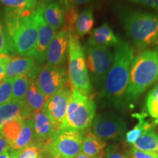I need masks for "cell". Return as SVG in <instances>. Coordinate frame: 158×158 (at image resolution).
<instances>
[{
	"label": "cell",
	"mask_w": 158,
	"mask_h": 158,
	"mask_svg": "<svg viewBox=\"0 0 158 158\" xmlns=\"http://www.w3.org/2000/svg\"><path fill=\"white\" fill-rule=\"evenodd\" d=\"M45 5V4L43 3L35 9L37 22V40L32 57L40 64L44 62L46 59L48 45L56 33V31L51 27L43 19V11Z\"/></svg>",
	"instance_id": "cell-12"
},
{
	"label": "cell",
	"mask_w": 158,
	"mask_h": 158,
	"mask_svg": "<svg viewBox=\"0 0 158 158\" xmlns=\"http://www.w3.org/2000/svg\"><path fill=\"white\" fill-rule=\"evenodd\" d=\"M107 143L99 138L93 133L89 132L84 135L81 144V152L89 157H94L100 155L106 147Z\"/></svg>",
	"instance_id": "cell-21"
},
{
	"label": "cell",
	"mask_w": 158,
	"mask_h": 158,
	"mask_svg": "<svg viewBox=\"0 0 158 158\" xmlns=\"http://www.w3.org/2000/svg\"><path fill=\"white\" fill-rule=\"evenodd\" d=\"M135 116L138 119V123L134 126L133 129L128 131L125 135L126 141L130 144H133V142L135 141V140L139 138L143 133L149 130L154 129L155 127V124L150 123L144 119L145 114H135Z\"/></svg>",
	"instance_id": "cell-24"
},
{
	"label": "cell",
	"mask_w": 158,
	"mask_h": 158,
	"mask_svg": "<svg viewBox=\"0 0 158 158\" xmlns=\"http://www.w3.org/2000/svg\"><path fill=\"white\" fill-rule=\"evenodd\" d=\"M152 7L155 9L156 11L158 12V0H152Z\"/></svg>",
	"instance_id": "cell-43"
},
{
	"label": "cell",
	"mask_w": 158,
	"mask_h": 158,
	"mask_svg": "<svg viewBox=\"0 0 158 158\" xmlns=\"http://www.w3.org/2000/svg\"><path fill=\"white\" fill-rule=\"evenodd\" d=\"M33 128H34L35 141L40 144H44L52 141L54 128L50 118L43 109L33 114Z\"/></svg>",
	"instance_id": "cell-15"
},
{
	"label": "cell",
	"mask_w": 158,
	"mask_h": 158,
	"mask_svg": "<svg viewBox=\"0 0 158 158\" xmlns=\"http://www.w3.org/2000/svg\"><path fill=\"white\" fill-rule=\"evenodd\" d=\"M0 2L9 8L19 10H33L35 8L28 0H0Z\"/></svg>",
	"instance_id": "cell-30"
},
{
	"label": "cell",
	"mask_w": 158,
	"mask_h": 158,
	"mask_svg": "<svg viewBox=\"0 0 158 158\" xmlns=\"http://www.w3.org/2000/svg\"><path fill=\"white\" fill-rule=\"evenodd\" d=\"M95 103L90 95L81 91L73 89L60 130L83 131L92 123L95 116Z\"/></svg>",
	"instance_id": "cell-5"
},
{
	"label": "cell",
	"mask_w": 158,
	"mask_h": 158,
	"mask_svg": "<svg viewBox=\"0 0 158 158\" xmlns=\"http://www.w3.org/2000/svg\"><path fill=\"white\" fill-rule=\"evenodd\" d=\"M64 4L66 10L70 9L75 6L73 0H64Z\"/></svg>",
	"instance_id": "cell-37"
},
{
	"label": "cell",
	"mask_w": 158,
	"mask_h": 158,
	"mask_svg": "<svg viewBox=\"0 0 158 158\" xmlns=\"http://www.w3.org/2000/svg\"><path fill=\"white\" fill-rule=\"evenodd\" d=\"M132 146L138 150L158 154V133L154 129L148 130L138 138Z\"/></svg>",
	"instance_id": "cell-23"
},
{
	"label": "cell",
	"mask_w": 158,
	"mask_h": 158,
	"mask_svg": "<svg viewBox=\"0 0 158 158\" xmlns=\"http://www.w3.org/2000/svg\"><path fill=\"white\" fill-rule=\"evenodd\" d=\"M92 133L102 140L121 138L125 133L127 124L121 116L114 112L100 114L92 121Z\"/></svg>",
	"instance_id": "cell-9"
},
{
	"label": "cell",
	"mask_w": 158,
	"mask_h": 158,
	"mask_svg": "<svg viewBox=\"0 0 158 158\" xmlns=\"http://www.w3.org/2000/svg\"><path fill=\"white\" fill-rule=\"evenodd\" d=\"M130 155L131 158H158L157 153L141 151L133 147L130 149Z\"/></svg>",
	"instance_id": "cell-31"
},
{
	"label": "cell",
	"mask_w": 158,
	"mask_h": 158,
	"mask_svg": "<svg viewBox=\"0 0 158 158\" xmlns=\"http://www.w3.org/2000/svg\"><path fill=\"white\" fill-rule=\"evenodd\" d=\"M69 35L66 29L57 31L49 43L46 53L47 64L53 67L65 65L68 53Z\"/></svg>",
	"instance_id": "cell-13"
},
{
	"label": "cell",
	"mask_w": 158,
	"mask_h": 158,
	"mask_svg": "<svg viewBox=\"0 0 158 158\" xmlns=\"http://www.w3.org/2000/svg\"><path fill=\"white\" fill-rule=\"evenodd\" d=\"M6 29L18 54L32 57L37 40L36 10L7 7L5 10Z\"/></svg>",
	"instance_id": "cell-2"
},
{
	"label": "cell",
	"mask_w": 158,
	"mask_h": 158,
	"mask_svg": "<svg viewBox=\"0 0 158 158\" xmlns=\"http://www.w3.org/2000/svg\"><path fill=\"white\" fill-rule=\"evenodd\" d=\"M5 64L0 62V80H2L3 78H5Z\"/></svg>",
	"instance_id": "cell-39"
},
{
	"label": "cell",
	"mask_w": 158,
	"mask_h": 158,
	"mask_svg": "<svg viewBox=\"0 0 158 158\" xmlns=\"http://www.w3.org/2000/svg\"><path fill=\"white\" fill-rule=\"evenodd\" d=\"M120 42L121 40L114 34L110 25L105 22L91 32L86 44L109 48L110 46H116Z\"/></svg>",
	"instance_id": "cell-17"
},
{
	"label": "cell",
	"mask_w": 158,
	"mask_h": 158,
	"mask_svg": "<svg viewBox=\"0 0 158 158\" xmlns=\"http://www.w3.org/2000/svg\"><path fill=\"white\" fill-rule=\"evenodd\" d=\"M13 82V78H5L0 80V105L11 100Z\"/></svg>",
	"instance_id": "cell-28"
},
{
	"label": "cell",
	"mask_w": 158,
	"mask_h": 158,
	"mask_svg": "<svg viewBox=\"0 0 158 158\" xmlns=\"http://www.w3.org/2000/svg\"><path fill=\"white\" fill-rule=\"evenodd\" d=\"M32 113L29 109L24 100H10V101L0 105V129L4 124L15 118H21L23 119L30 118Z\"/></svg>",
	"instance_id": "cell-16"
},
{
	"label": "cell",
	"mask_w": 158,
	"mask_h": 158,
	"mask_svg": "<svg viewBox=\"0 0 158 158\" xmlns=\"http://www.w3.org/2000/svg\"><path fill=\"white\" fill-rule=\"evenodd\" d=\"M51 141L48 142V143H47V145H48V149H49V150H50L51 156H52V158H65L64 157H62V156H61L60 155H59L58 153L54 151V149H53L52 146H51Z\"/></svg>",
	"instance_id": "cell-36"
},
{
	"label": "cell",
	"mask_w": 158,
	"mask_h": 158,
	"mask_svg": "<svg viewBox=\"0 0 158 158\" xmlns=\"http://www.w3.org/2000/svg\"><path fill=\"white\" fill-rule=\"evenodd\" d=\"M30 78L26 75L15 76L13 78L11 100L21 101L23 100L26 92L28 88Z\"/></svg>",
	"instance_id": "cell-25"
},
{
	"label": "cell",
	"mask_w": 158,
	"mask_h": 158,
	"mask_svg": "<svg viewBox=\"0 0 158 158\" xmlns=\"http://www.w3.org/2000/svg\"><path fill=\"white\" fill-rule=\"evenodd\" d=\"M23 100L32 114L43 109L47 98L40 90L35 83V79H30L29 81L28 88L26 92Z\"/></svg>",
	"instance_id": "cell-18"
},
{
	"label": "cell",
	"mask_w": 158,
	"mask_h": 158,
	"mask_svg": "<svg viewBox=\"0 0 158 158\" xmlns=\"http://www.w3.org/2000/svg\"><path fill=\"white\" fill-rule=\"evenodd\" d=\"M11 149L8 143L0 131V154L5 152H8Z\"/></svg>",
	"instance_id": "cell-33"
},
{
	"label": "cell",
	"mask_w": 158,
	"mask_h": 158,
	"mask_svg": "<svg viewBox=\"0 0 158 158\" xmlns=\"http://www.w3.org/2000/svg\"><path fill=\"white\" fill-rule=\"evenodd\" d=\"M105 158H129L127 155L120 152L117 148L113 146L108 147L105 152Z\"/></svg>",
	"instance_id": "cell-32"
},
{
	"label": "cell",
	"mask_w": 158,
	"mask_h": 158,
	"mask_svg": "<svg viewBox=\"0 0 158 158\" xmlns=\"http://www.w3.org/2000/svg\"><path fill=\"white\" fill-rule=\"evenodd\" d=\"M98 156H97V157H98ZM97 157H89V156L86 155L85 154H84L83 152H81L78 154V155H77L76 157H75V158H97Z\"/></svg>",
	"instance_id": "cell-42"
},
{
	"label": "cell",
	"mask_w": 158,
	"mask_h": 158,
	"mask_svg": "<svg viewBox=\"0 0 158 158\" xmlns=\"http://www.w3.org/2000/svg\"><path fill=\"white\" fill-rule=\"evenodd\" d=\"M24 120L21 118H13L4 124L0 129V131L8 143L11 150L13 149L20 137Z\"/></svg>",
	"instance_id": "cell-20"
},
{
	"label": "cell",
	"mask_w": 158,
	"mask_h": 158,
	"mask_svg": "<svg viewBox=\"0 0 158 158\" xmlns=\"http://www.w3.org/2000/svg\"><path fill=\"white\" fill-rule=\"evenodd\" d=\"M28 1L30 2L31 5H32L34 7H36V5H37V0H28Z\"/></svg>",
	"instance_id": "cell-44"
},
{
	"label": "cell",
	"mask_w": 158,
	"mask_h": 158,
	"mask_svg": "<svg viewBox=\"0 0 158 158\" xmlns=\"http://www.w3.org/2000/svg\"><path fill=\"white\" fill-rule=\"evenodd\" d=\"M43 17L45 22L56 31L64 25V11L57 2H51L48 5H45Z\"/></svg>",
	"instance_id": "cell-19"
},
{
	"label": "cell",
	"mask_w": 158,
	"mask_h": 158,
	"mask_svg": "<svg viewBox=\"0 0 158 158\" xmlns=\"http://www.w3.org/2000/svg\"><path fill=\"white\" fill-rule=\"evenodd\" d=\"M15 53L17 52L7 29L0 23V54L10 56Z\"/></svg>",
	"instance_id": "cell-27"
},
{
	"label": "cell",
	"mask_w": 158,
	"mask_h": 158,
	"mask_svg": "<svg viewBox=\"0 0 158 158\" xmlns=\"http://www.w3.org/2000/svg\"><path fill=\"white\" fill-rule=\"evenodd\" d=\"M128 2H133L135 4H138V5H147V3L149 2V0H127Z\"/></svg>",
	"instance_id": "cell-38"
},
{
	"label": "cell",
	"mask_w": 158,
	"mask_h": 158,
	"mask_svg": "<svg viewBox=\"0 0 158 158\" xmlns=\"http://www.w3.org/2000/svg\"><path fill=\"white\" fill-rule=\"evenodd\" d=\"M83 137L82 130H60L53 134L51 146L62 157L75 158L81 152Z\"/></svg>",
	"instance_id": "cell-11"
},
{
	"label": "cell",
	"mask_w": 158,
	"mask_h": 158,
	"mask_svg": "<svg viewBox=\"0 0 158 158\" xmlns=\"http://www.w3.org/2000/svg\"><path fill=\"white\" fill-rule=\"evenodd\" d=\"M158 81V51L146 50L134 58L130 68L129 82L124 102L130 105Z\"/></svg>",
	"instance_id": "cell-3"
},
{
	"label": "cell",
	"mask_w": 158,
	"mask_h": 158,
	"mask_svg": "<svg viewBox=\"0 0 158 158\" xmlns=\"http://www.w3.org/2000/svg\"><path fill=\"white\" fill-rule=\"evenodd\" d=\"M154 45H155L156 49H157V51H158V35H157V38H156V40H155V43H154Z\"/></svg>",
	"instance_id": "cell-45"
},
{
	"label": "cell",
	"mask_w": 158,
	"mask_h": 158,
	"mask_svg": "<svg viewBox=\"0 0 158 158\" xmlns=\"http://www.w3.org/2000/svg\"><path fill=\"white\" fill-rule=\"evenodd\" d=\"M119 19L128 37L139 50L154 44L158 35V15L137 10H124Z\"/></svg>",
	"instance_id": "cell-4"
},
{
	"label": "cell",
	"mask_w": 158,
	"mask_h": 158,
	"mask_svg": "<svg viewBox=\"0 0 158 158\" xmlns=\"http://www.w3.org/2000/svg\"><path fill=\"white\" fill-rule=\"evenodd\" d=\"M35 80L47 99L70 83L64 66L53 67L48 64L40 67Z\"/></svg>",
	"instance_id": "cell-8"
},
{
	"label": "cell",
	"mask_w": 158,
	"mask_h": 158,
	"mask_svg": "<svg viewBox=\"0 0 158 158\" xmlns=\"http://www.w3.org/2000/svg\"><path fill=\"white\" fill-rule=\"evenodd\" d=\"M16 155L17 151L10 150L8 152L0 154V158H16Z\"/></svg>",
	"instance_id": "cell-35"
},
{
	"label": "cell",
	"mask_w": 158,
	"mask_h": 158,
	"mask_svg": "<svg viewBox=\"0 0 158 158\" xmlns=\"http://www.w3.org/2000/svg\"><path fill=\"white\" fill-rule=\"evenodd\" d=\"M91 1H92V0H73L75 5H79L89 3Z\"/></svg>",
	"instance_id": "cell-41"
},
{
	"label": "cell",
	"mask_w": 158,
	"mask_h": 158,
	"mask_svg": "<svg viewBox=\"0 0 158 158\" xmlns=\"http://www.w3.org/2000/svg\"><path fill=\"white\" fill-rule=\"evenodd\" d=\"M97 158H105V152H102L97 157Z\"/></svg>",
	"instance_id": "cell-46"
},
{
	"label": "cell",
	"mask_w": 158,
	"mask_h": 158,
	"mask_svg": "<svg viewBox=\"0 0 158 158\" xmlns=\"http://www.w3.org/2000/svg\"><path fill=\"white\" fill-rule=\"evenodd\" d=\"M93 7L89 6L77 18L75 24V32L77 36L82 37L91 33L94 27Z\"/></svg>",
	"instance_id": "cell-22"
},
{
	"label": "cell",
	"mask_w": 158,
	"mask_h": 158,
	"mask_svg": "<svg viewBox=\"0 0 158 158\" xmlns=\"http://www.w3.org/2000/svg\"><path fill=\"white\" fill-rule=\"evenodd\" d=\"M73 88L70 83L47 99L43 110L50 118L54 133L60 130L66 114L69 98Z\"/></svg>",
	"instance_id": "cell-10"
},
{
	"label": "cell",
	"mask_w": 158,
	"mask_h": 158,
	"mask_svg": "<svg viewBox=\"0 0 158 158\" xmlns=\"http://www.w3.org/2000/svg\"><path fill=\"white\" fill-rule=\"evenodd\" d=\"M10 56H8V55H3L0 54V62L3 63V64H6V63L9 61V59H10Z\"/></svg>",
	"instance_id": "cell-40"
},
{
	"label": "cell",
	"mask_w": 158,
	"mask_h": 158,
	"mask_svg": "<svg viewBox=\"0 0 158 158\" xmlns=\"http://www.w3.org/2000/svg\"><path fill=\"white\" fill-rule=\"evenodd\" d=\"M43 146L35 141L28 147L17 151L16 158H38Z\"/></svg>",
	"instance_id": "cell-29"
},
{
	"label": "cell",
	"mask_w": 158,
	"mask_h": 158,
	"mask_svg": "<svg viewBox=\"0 0 158 158\" xmlns=\"http://www.w3.org/2000/svg\"><path fill=\"white\" fill-rule=\"evenodd\" d=\"M68 78L73 89L90 95L92 86L86 69L84 48L76 32L69 35Z\"/></svg>",
	"instance_id": "cell-6"
},
{
	"label": "cell",
	"mask_w": 158,
	"mask_h": 158,
	"mask_svg": "<svg viewBox=\"0 0 158 158\" xmlns=\"http://www.w3.org/2000/svg\"><path fill=\"white\" fill-rule=\"evenodd\" d=\"M135 50L127 42L114 46V60L101 89L100 99L106 106L120 108L125 106L124 96L129 82Z\"/></svg>",
	"instance_id": "cell-1"
},
{
	"label": "cell",
	"mask_w": 158,
	"mask_h": 158,
	"mask_svg": "<svg viewBox=\"0 0 158 158\" xmlns=\"http://www.w3.org/2000/svg\"><path fill=\"white\" fill-rule=\"evenodd\" d=\"M84 54L91 84L101 89L114 60V53L108 47L86 44Z\"/></svg>",
	"instance_id": "cell-7"
},
{
	"label": "cell",
	"mask_w": 158,
	"mask_h": 158,
	"mask_svg": "<svg viewBox=\"0 0 158 158\" xmlns=\"http://www.w3.org/2000/svg\"><path fill=\"white\" fill-rule=\"evenodd\" d=\"M40 67L33 57H10L5 67V78L26 75L30 79H35Z\"/></svg>",
	"instance_id": "cell-14"
},
{
	"label": "cell",
	"mask_w": 158,
	"mask_h": 158,
	"mask_svg": "<svg viewBox=\"0 0 158 158\" xmlns=\"http://www.w3.org/2000/svg\"><path fill=\"white\" fill-rule=\"evenodd\" d=\"M38 158H52L51 152L48 149L47 143L43 146L42 149L40 150V152L39 154Z\"/></svg>",
	"instance_id": "cell-34"
},
{
	"label": "cell",
	"mask_w": 158,
	"mask_h": 158,
	"mask_svg": "<svg viewBox=\"0 0 158 158\" xmlns=\"http://www.w3.org/2000/svg\"><path fill=\"white\" fill-rule=\"evenodd\" d=\"M40 1L43 2V3H45V2H49V1H51V0H40Z\"/></svg>",
	"instance_id": "cell-47"
},
{
	"label": "cell",
	"mask_w": 158,
	"mask_h": 158,
	"mask_svg": "<svg viewBox=\"0 0 158 158\" xmlns=\"http://www.w3.org/2000/svg\"><path fill=\"white\" fill-rule=\"evenodd\" d=\"M146 108L151 117L158 123V83L150 90L146 99Z\"/></svg>",
	"instance_id": "cell-26"
}]
</instances>
